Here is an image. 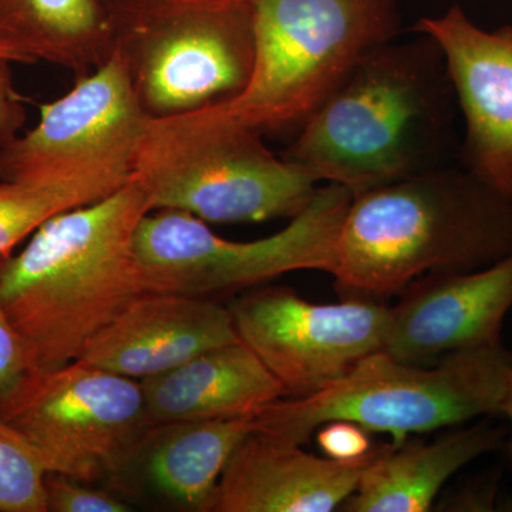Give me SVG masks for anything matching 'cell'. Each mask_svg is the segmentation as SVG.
Here are the masks:
<instances>
[{
	"label": "cell",
	"instance_id": "cell-6",
	"mask_svg": "<svg viewBox=\"0 0 512 512\" xmlns=\"http://www.w3.org/2000/svg\"><path fill=\"white\" fill-rule=\"evenodd\" d=\"M400 28L396 0H258L251 77L218 104L262 136L295 137L357 62Z\"/></svg>",
	"mask_w": 512,
	"mask_h": 512
},
{
	"label": "cell",
	"instance_id": "cell-5",
	"mask_svg": "<svg viewBox=\"0 0 512 512\" xmlns=\"http://www.w3.org/2000/svg\"><path fill=\"white\" fill-rule=\"evenodd\" d=\"M511 365L503 345L454 353L431 366L380 350L318 392L255 410L252 431L302 446L322 424L346 420L402 443L413 434L500 414Z\"/></svg>",
	"mask_w": 512,
	"mask_h": 512
},
{
	"label": "cell",
	"instance_id": "cell-3",
	"mask_svg": "<svg viewBox=\"0 0 512 512\" xmlns=\"http://www.w3.org/2000/svg\"><path fill=\"white\" fill-rule=\"evenodd\" d=\"M510 254L512 200L444 164L353 195L329 274L343 298L376 301Z\"/></svg>",
	"mask_w": 512,
	"mask_h": 512
},
{
	"label": "cell",
	"instance_id": "cell-4",
	"mask_svg": "<svg viewBox=\"0 0 512 512\" xmlns=\"http://www.w3.org/2000/svg\"><path fill=\"white\" fill-rule=\"evenodd\" d=\"M131 180L151 210L183 211L218 224L293 218L320 184L218 103L148 116Z\"/></svg>",
	"mask_w": 512,
	"mask_h": 512
},
{
	"label": "cell",
	"instance_id": "cell-25",
	"mask_svg": "<svg viewBox=\"0 0 512 512\" xmlns=\"http://www.w3.org/2000/svg\"><path fill=\"white\" fill-rule=\"evenodd\" d=\"M10 62L0 59V147L18 137L25 124V106L13 87Z\"/></svg>",
	"mask_w": 512,
	"mask_h": 512
},
{
	"label": "cell",
	"instance_id": "cell-26",
	"mask_svg": "<svg viewBox=\"0 0 512 512\" xmlns=\"http://www.w3.org/2000/svg\"><path fill=\"white\" fill-rule=\"evenodd\" d=\"M500 414H503L508 421V426H510V430L507 431V448L508 453H510L512 457V365L510 370H508L507 390H505L504 402L503 406H501Z\"/></svg>",
	"mask_w": 512,
	"mask_h": 512
},
{
	"label": "cell",
	"instance_id": "cell-16",
	"mask_svg": "<svg viewBox=\"0 0 512 512\" xmlns=\"http://www.w3.org/2000/svg\"><path fill=\"white\" fill-rule=\"evenodd\" d=\"M373 451L338 461L269 434H249L229 458L212 512L335 511L355 493Z\"/></svg>",
	"mask_w": 512,
	"mask_h": 512
},
{
	"label": "cell",
	"instance_id": "cell-17",
	"mask_svg": "<svg viewBox=\"0 0 512 512\" xmlns=\"http://www.w3.org/2000/svg\"><path fill=\"white\" fill-rule=\"evenodd\" d=\"M140 382L148 423L232 419L288 396L241 339Z\"/></svg>",
	"mask_w": 512,
	"mask_h": 512
},
{
	"label": "cell",
	"instance_id": "cell-11",
	"mask_svg": "<svg viewBox=\"0 0 512 512\" xmlns=\"http://www.w3.org/2000/svg\"><path fill=\"white\" fill-rule=\"evenodd\" d=\"M147 119L126 67L113 53L69 93L43 104L33 130L0 147V181L131 177Z\"/></svg>",
	"mask_w": 512,
	"mask_h": 512
},
{
	"label": "cell",
	"instance_id": "cell-1",
	"mask_svg": "<svg viewBox=\"0 0 512 512\" xmlns=\"http://www.w3.org/2000/svg\"><path fill=\"white\" fill-rule=\"evenodd\" d=\"M456 104L430 37L390 40L357 62L285 158L356 195L444 165Z\"/></svg>",
	"mask_w": 512,
	"mask_h": 512
},
{
	"label": "cell",
	"instance_id": "cell-12",
	"mask_svg": "<svg viewBox=\"0 0 512 512\" xmlns=\"http://www.w3.org/2000/svg\"><path fill=\"white\" fill-rule=\"evenodd\" d=\"M413 32L430 37L446 63L464 121L458 164L512 200V26L485 30L454 5Z\"/></svg>",
	"mask_w": 512,
	"mask_h": 512
},
{
	"label": "cell",
	"instance_id": "cell-27",
	"mask_svg": "<svg viewBox=\"0 0 512 512\" xmlns=\"http://www.w3.org/2000/svg\"><path fill=\"white\" fill-rule=\"evenodd\" d=\"M0 59L8 60L10 63H28V60H26L25 57L19 55L16 50H13L12 47L6 46L5 43L2 42H0Z\"/></svg>",
	"mask_w": 512,
	"mask_h": 512
},
{
	"label": "cell",
	"instance_id": "cell-20",
	"mask_svg": "<svg viewBox=\"0 0 512 512\" xmlns=\"http://www.w3.org/2000/svg\"><path fill=\"white\" fill-rule=\"evenodd\" d=\"M131 177L87 174L0 181V261L47 221L109 197Z\"/></svg>",
	"mask_w": 512,
	"mask_h": 512
},
{
	"label": "cell",
	"instance_id": "cell-23",
	"mask_svg": "<svg viewBox=\"0 0 512 512\" xmlns=\"http://www.w3.org/2000/svg\"><path fill=\"white\" fill-rule=\"evenodd\" d=\"M39 370L26 339L9 319L0 302V407Z\"/></svg>",
	"mask_w": 512,
	"mask_h": 512
},
{
	"label": "cell",
	"instance_id": "cell-14",
	"mask_svg": "<svg viewBox=\"0 0 512 512\" xmlns=\"http://www.w3.org/2000/svg\"><path fill=\"white\" fill-rule=\"evenodd\" d=\"M247 416L150 423L103 485L130 505L212 512L229 458L249 434Z\"/></svg>",
	"mask_w": 512,
	"mask_h": 512
},
{
	"label": "cell",
	"instance_id": "cell-19",
	"mask_svg": "<svg viewBox=\"0 0 512 512\" xmlns=\"http://www.w3.org/2000/svg\"><path fill=\"white\" fill-rule=\"evenodd\" d=\"M0 42L28 63L55 64L76 79L113 55L100 0H0Z\"/></svg>",
	"mask_w": 512,
	"mask_h": 512
},
{
	"label": "cell",
	"instance_id": "cell-18",
	"mask_svg": "<svg viewBox=\"0 0 512 512\" xmlns=\"http://www.w3.org/2000/svg\"><path fill=\"white\" fill-rule=\"evenodd\" d=\"M505 437L507 431L483 423L433 441L406 439L375 447L343 511H430L443 485L458 470L503 446Z\"/></svg>",
	"mask_w": 512,
	"mask_h": 512
},
{
	"label": "cell",
	"instance_id": "cell-8",
	"mask_svg": "<svg viewBox=\"0 0 512 512\" xmlns=\"http://www.w3.org/2000/svg\"><path fill=\"white\" fill-rule=\"evenodd\" d=\"M353 192L338 184L315 197L282 231L256 241H231L183 211L148 212L136 232L147 291L210 298L254 288L289 272H330Z\"/></svg>",
	"mask_w": 512,
	"mask_h": 512
},
{
	"label": "cell",
	"instance_id": "cell-21",
	"mask_svg": "<svg viewBox=\"0 0 512 512\" xmlns=\"http://www.w3.org/2000/svg\"><path fill=\"white\" fill-rule=\"evenodd\" d=\"M45 454L0 416V512H47Z\"/></svg>",
	"mask_w": 512,
	"mask_h": 512
},
{
	"label": "cell",
	"instance_id": "cell-13",
	"mask_svg": "<svg viewBox=\"0 0 512 512\" xmlns=\"http://www.w3.org/2000/svg\"><path fill=\"white\" fill-rule=\"evenodd\" d=\"M512 308V254L456 274L429 275L390 308L383 352L426 365L467 350L501 346Z\"/></svg>",
	"mask_w": 512,
	"mask_h": 512
},
{
	"label": "cell",
	"instance_id": "cell-9",
	"mask_svg": "<svg viewBox=\"0 0 512 512\" xmlns=\"http://www.w3.org/2000/svg\"><path fill=\"white\" fill-rule=\"evenodd\" d=\"M0 416L35 444L52 471L103 484L148 426L140 380L74 360L39 369Z\"/></svg>",
	"mask_w": 512,
	"mask_h": 512
},
{
	"label": "cell",
	"instance_id": "cell-7",
	"mask_svg": "<svg viewBox=\"0 0 512 512\" xmlns=\"http://www.w3.org/2000/svg\"><path fill=\"white\" fill-rule=\"evenodd\" d=\"M111 47L150 117L234 97L251 77L258 0H100Z\"/></svg>",
	"mask_w": 512,
	"mask_h": 512
},
{
	"label": "cell",
	"instance_id": "cell-2",
	"mask_svg": "<svg viewBox=\"0 0 512 512\" xmlns=\"http://www.w3.org/2000/svg\"><path fill=\"white\" fill-rule=\"evenodd\" d=\"M133 180L109 197L64 212L0 261V302L39 369L74 362L124 308L147 292L136 232L151 212Z\"/></svg>",
	"mask_w": 512,
	"mask_h": 512
},
{
	"label": "cell",
	"instance_id": "cell-15",
	"mask_svg": "<svg viewBox=\"0 0 512 512\" xmlns=\"http://www.w3.org/2000/svg\"><path fill=\"white\" fill-rule=\"evenodd\" d=\"M237 340L228 306L211 298L147 291L87 343L79 360L143 380Z\"/></svg>",
	"mask_w": 512,
	"mask_h": 512
},
{
	"label": "cell",
	"instance_id": "cell-24",
	"mask_svg": "<svg viewBox=\"0 0 512 512\" xmlns=\"http://www.w3.org/2000/svg\"><path fill=\"white\" fill-rule=\"evenodd\" d=\"M369 431L352 421L333 420L316 430L318 446L326 457L338 461H356L372 451Z\"/></svg>",
	"mask_w": 512,
	"mask_h": 512
},
{
	"label": "cell",
	"instance_id": "cell-10",
	"mask_svg": "<svg viewBox=\"0 0 512 512\" xmlns=\"http://www.w3.org/2000/svg\"><path fill=\"white\" fill-rule=\"evenodd\" d=\"M228 308L238 338L291 397L318 392L383 350L390 320V306L375 299L322 305L286 286L254 289Z\"/></svg>",
	"mask_w": 512,
	"mask_h": 512
},
{
	"label": "cell",
	"instance_id": "cell-22",
	"mask_svg": "<svg viewBox=\"0 0 512 512\" xmlns=\"http://www.w3.org/2000/svg\"><path fill=\"white\" fill-rule=\"evenodd\" d=\"M47 512H131L133 505L109 490H100L66 474L49 471L45 477Z\"/></svg>",
	"mask_w": 512,
	"mask_h": 512
}]
</instances>
